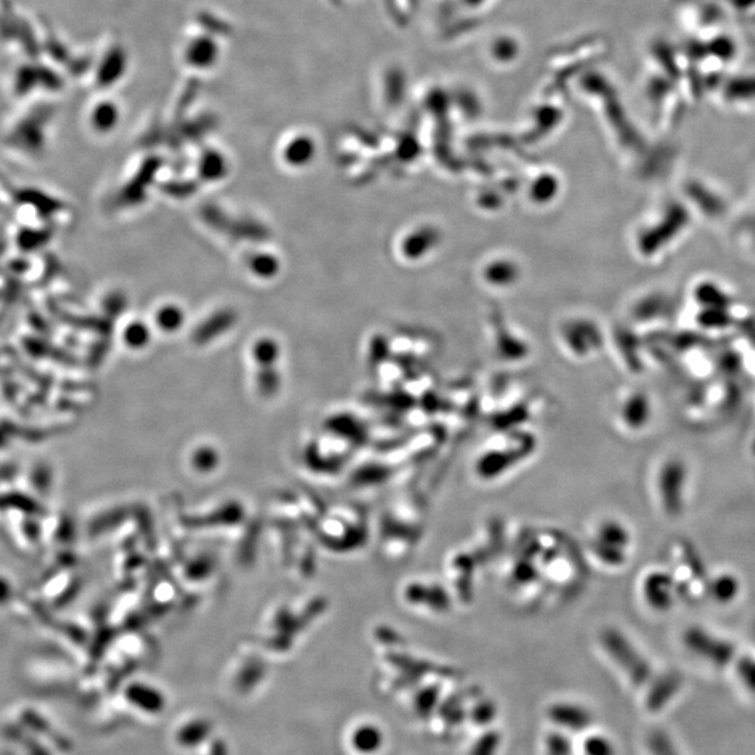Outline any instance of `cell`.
I'll return each mask as SVG.
<instances>
[{
	"instance_id": "1",
	"label": "cell",
	"mask_w": 755,
	"mask_h": 755,
	"mask_svg": "<svg viewBox=\"0 0 755 755\" xmlns=\"http://www.w3.org/2000/svg\"><path fill=\"white\" fill-rule=\"evenodd\" d=\"M588 560L600 570H623L630 563L634 550L632 529L616 516H604L595 521L586 536Z\"/></svg>"
},
{
	"instance_id": "2",
	"label": "cell",
	"mask_w": 755,
	"mask_h": 755,
	"mask_svg": "<svg viewBox=\"0 0 755 755\" xmlns=\"http://www.w3.org/2000/svg\"><path fill=\"white\" fill-rule=\"evenodd\" d=\"M691 469L679 455L667 456L656 467L653 479L656 504L667 519L681 518L687 509Z\"/></svg>"
},
{
	"instance_id": "3",
	"label": "cell",
	"mask_w": 755,
	"mask_h": 755,
	"mask_svg": "<svg viewBox=\"0 0 755 755\" xmlns=\"http://www.w3.org/2000/svg\"><path fill=\"white\" fill-rule=\"evenodd\" d=\"M599 645L606 658L635 687H644L655 679V669L644 652L623 630L614 625L604 628Z\"/></svg>"
},
{
	"instance_id": "4",
	"label": "cell",
	"mask_w": 755,
	"mask_h": 755,
	"mask_svg": "<svg viewBox=\"0 0 755 755\" xmlns=\"http://www.w3.org/2000/svg\"><path fill=\"white\" fill-rule=\"evenodd\" d=\"M681 644L693 658L702 665L721 670L732 667L739 655L736 646L730 639L716 634V632L702 627L690 625L681 635Z\"/></svg>"
},
{
	"instance_id": "5",
	"label": "cell",
	"mask_w": 755,
	"mask_h": 755,
	"mask_svg": "<svg viewBox=\"0 0 755 755\" xmlns=\"http://www.w3.org/2000/svg\"><path fill=\"white\" fill-rule=\"evenodd\" d=\"M535 448H511L508 442L486 445L477 453L473 460V473L484 483H494L515 472L516 467L522 466L528 460Z\"/></svg>"
},
{
	"instance_id": "6",
	"label": "cell",
	"mask_w": 755,
	"mask_h": 755,
	"mask_svg": "<svg viewBox=\"0 0 755 755\" xmlns=\"http://www.w3.org/2000/svg\"><path fill=\"white\" fill-rule=\"evenodd\" d=\"M638 596L652 613L667 614L679 602V585L672 572L665 568H651L639 578Z\"/></svg>"
},
{
	"instance_id": "7",
	"label": "cell",
	"mask_w": 755,
	"mask_h": 755,
	"mask_svg": "<svg viewBox=\"0 0 755 755\" xmlns=\"http://www.w3.org/2000/svg\"><path fill=\"white\" fill-rule=\"evenodd\" d=\"M547 719L561 732L581 733L592 725L593 714L579 702L557 701L547 708Z\"/></svg>"
},
{
	"instance_id": "8",
	"label": "cell",
	"mask_w": 755,
	"mask_h": 755,
	"mask_svg": "<svg viewBox=\"0 0 755 755\" xmlns=\"http://www.w3.org/2000/svg\"><path fill=\"white\" fill-rule=\"evenodd\" d=\"M742 581L730 571L715 574L708 582V595L718 606H730L742 595Z\"/></svg>"
},
{
	"instance_id": "9",
	"label": "cell",
	"mask_w": 755,
	"mask_h": 755,
	"mask_svg": "<svg viewBox=\"0 0 755 755\" xmlns=\"http://www.w3.org/2000/svg\"><path fill=\"white\" fill-rule=\"evenodd\" d=\"M350 743L357 754L377 755L384 749L385 733L375 723H361L351 733Z\"/></svg>"
},
{
	"instance_id": "10",
	"label": "cell",
	"mask_w": 755,
	"mask_h": 755,
	"mask_svg": "<svg viewBox=\"0 0 755 755\" xmlns=\"http://www.w3.org/2000/svg\"><path fill=\"white\" fill-rule=\"evenodd\" d=\"M680 677L677 674L667 673L665 676L656 677L649 683L648 707L652 711H660L667 707L670 701L679 694L681 688Z\"/></svg>"
},
{
	"instance_id": "11",
	"label": "cell",
	"mask_w": 755,
	"mask_h": 755,
	"mask_svg": "<svg viewBox=\"0 0 755 755\" xmlns=\"http://www.w3.org/2000/svg\"><path fill=\"white\" fill-rule=\"evenodd\" d=\"M732 670L737 684L744 693L755 698V653H739L733 662Z\"/></svg>"
},
{
	"instance_id": "12",
	"label": "cell",
	"mask_w": 755,
	"mask_h": 755,
	"mask_svg": "<svg viewBox=\"0 0 755 755\" xmlns=\"http://www.w3.org/2000/svg\"><path fill=\"white\" fill-rule=\"evenodd\" d=\"M184 321V311L177 304H161L154 314L157 328L165 333L177 332L184 325Z\"/></svg>"
},
{
	"instance_id": "13",
	"label": "cell",
	"mask_w": 755,
	"mask_h": 755,
	"mask_svg": "<svg viewBox=\"0 0 755 755\" xmlns=\"http://www.w3.org/2000/svg\"><path fill=\"white\" fill-rule=\"evenodd\" d=\"M312 156H314V145L304 136L291 140L283 151V157L290 165H305L311 161Z\"/></svg>"
},
{
	"instance_id": "14",
	"label": "cell",
	"mask_w": 755,
	"mask_h": 755,
	"mask_svg": "<svg viewBox=\"0 0 755 755\" xmlns=\"http://www.w3.org/2000/svg\"><path fill=\"white\" fill-rule=\"evenodd\" d=\"M584 755H617L616 746L609 736L602 733H592L582 743Z\"/></svg>"
},
{
	"instance_id": "15",
	"label": "cell",
	"mask_w": 755,
	"mask_h": 755,
	"mask_svg": "<svg viewBox=\"0 0 755 755\" xmlns=\"http://www.w3.org/2000/svg\"><path fill=\"white\" fill-rule=\"evenodd\" d=\"M124 340L129 349H143L150 342L149 326L143 322L129 323L124 332Z\"/></svg>"
},
{
	"instance_id": "16",
	"label": "cell",
	"mask_w": 755,
	"mask_h": 755,
	"mask_svg": "<svg viewBox=\"0 0 755 755\" xmlns=\"http://www.w3.org/2000/svg\"><path fill=\"white\" fill-rule=\"evenodd\" d=\"M547 755H572V743L564 732L550 733L546 740Z\"/></svg>"
},
{
	"instance_id": "17",
	"label": "cell",
	"mask_w": 755,
	"mask_h": 755,
	"mask_svg": "<svg viewBox=\"0 0 755 755\" xmlns=\"http://www.w3.org/2000/svg\"><path fill=\"white\" fill-rule=\"evenodd\" d=\"M494 715H495V707L491 702H483V704H477L476 707H474L472 716V721L474 723H477V725H488V723H491L494 721Z\"/></svg>"
}]
</instances>
